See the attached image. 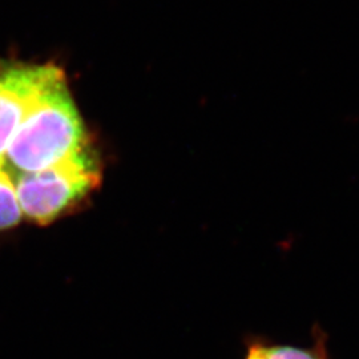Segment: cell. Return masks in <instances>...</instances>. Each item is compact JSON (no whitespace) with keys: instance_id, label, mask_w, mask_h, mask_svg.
Here are the masks:
<instances>
[{"instance_id":"obj_5","label":"cell","mask_w":359,"mask_h":359,"mask_svg":"<svg viewBox=\"0 0 359 359\" xmlns=\"http://www.w3.org/2000/svg\"><path fill=\"white\" fill-rule=\"evenodd\" d=\"M22 217L15 177L4 160H0V231L16 226Z\"/></svg>"},{"instance_id":"obj_2","label":"cell","mask_w":359,"mask_h":359,"mask_svg":"<svg viewBox=\"0 0 359 359\" xmlns=\"http://www.w3.org/2000/svg\"><path fill=\"white\" fill-rule=\"evenodd\" d=\"M100 177V168L88 145L52 167L19 175L15 184L22 215L39 225H48L87 197Z\"/></svg>"},{"instance_id":"obj_1","label":"cell","mask_w":359,"mask_h":359,"mask_svg":"<svg viewBox=\"0 0 359 359\" xmlns=\"http://www.w3.org/2000/svg\"><path fill=\"white\" fill-rule=\"evenodd\" d=\"M87 144L83 120L65 77L27 114L10 142L4 163L16 177L52 167Z\"/></svg>"},{"instance_id":"obj_4","label":"cell","mask_w":359,"mask_h":359,"mask_svg":"<svg viewBox=\"0 0 359 359\" xmlns=\"http://www.w3.org/2000/svg\"><path fill=\"white\" fill-rule=\"evenodd\" d=\"M310 347L256 344L249 348L246 359H332L327 347V334L320 326L314 327Z\"/></svg>"},{"instance_id":"obj_3","label":"cell","mask_w":359,"mask_h":359,"mask_svg":"<svg viewBox=\"0 0 359 359\" xmlns=\"http://www.w3.org/2000/svg\"><path fill=\"white\" fill-rule=\"evenodd\" d=\"M65 77V71L53 63L0 59V160H4L10 142L31 108Z\"/></svg>"}]
</instances>
